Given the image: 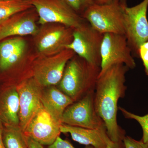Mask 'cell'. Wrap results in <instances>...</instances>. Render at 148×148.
Returning <instances> with one entry per match:
<instances>
[{"mask_svg":"<svg viewBox=\"0 0 148 148\" xmlns=\"http://www.w3.org/2000/svg\"><path fill=\"white\" fill-rule=\"evenodd\" d=\"M129 69L123 64H116L100 74L94 91L95 108L105 125L112 141H123L125 132L119 125L118 103L125 96L126 74Z\"/></svg>","mask_w":148,"mask_h":148,"instance_id":"obj_1","label":"cell"},{"mask_svg":"<svg viewBox=\"0 0 148 148\" xmlns=\"http://www.w3.org/2000/svg\"><path fill=\"white\" fill-rule=\"evenodd\" d=\"M100 72L101 67L75 54L66 65L59 83L60 90L74 102L78 101L88 93L95 91Z\"/></svg>","mask_w":148,"mask_h":148,"instance_id":"obj_2","label":"cell"},{"mask_svg":"<svg viewBox=\"0 0 148 148\" xmlns=\"http://www.w3.org/2000/svg\"><path fill=\"white\" fill-rule=\"evenodd\" d=\"M126 0H113L103 4L95 3L82 16L94 29L101 34H125Z\"/></svg>","mask_w":148,"mask_h":148,"instance_id":"obj_3","label":"cell"},{"mask_svg":"<svg viewBox=\"0 0 148 148\" xmlns=\"http://www.w3.org/2000/svg\"><path fill=\"white\" fill-rule=\"evenodd\" d=\"M29 1L36 11L38 23L41 25L55 23L75 29L87 22L65 0Z\"/></svg>","mask_w":148,"mask_h":148,"instance_id":"obj_4","label":"cell"},{"mask_svg":"<svg viewBox=\"0 0 148 148\" xmlns=\"http://www.w3.org/2000/svg\"><path fill=\"white\" fill-rule=\"evenodd\" d=\"M116 64H123L129 69H134L136 66L125 35L104 34L101 48L100 74Z\"/></svg>","mask_w":148,"mask_h":148,"instance_id":"obj_5","label":"cell"},{"mask_svg":"<svg viewBox=\"0 0 148 148\" xmlns=\"http://www.w3.org/2000/svg\"><path fill=\"white\" fill-rule=\"evenodd\" d=\"M73 29L64 25L50 23L42 25L35 36L37 51L42 57L57 54L71 44Z\"/></svg>","mask_w":148,"mask_h":148,"instance_id":"obj_6","label":"cell"},{"mask_svg":"<svg viewBox=\"0 0 148 148\" xmlns=\"http://www.w3.org/2000/svg\"><path fill=\"white\" fill-rule=\"evenodd\" d=\"M103 34L98 32L88 23L73 29V39L66 49L88 62L101 67V48Z\"/></svg>","mask_w":148,"mask_h":148,"instance_id":"obj_7","label":"cell"},{"mask_svg":"<svg viewBox=\"0 0 148 148\" xmlns=\"http://www.w3.org/2000/svg\"><path fill=\"white\" fill-rule=\"evenodd\" d=\"M69 106L62 117L63 124L98 129L106 127L103 120L95 110L94 92H90Z\"/></svg>","mask_w":148,"mask_h":148,"instance_id":"obj_8","label":"cell"},{"mask_svg":"<svg viewBox=\"0 0 148 148\" xmlns=\"http://www.w3.org/2000/svg\"><path fill=\"white\" fill-rule=\"evenodd\" d=\"M148 0L125 9V35L133 57H139L140 46L148 40Z\"/></svg>","mask_w":148,"mask_h":148,"instance_id":"obj_9","label":"cell"},{"mask_svg":"<svg viewBox=\"0 0 148 148\" xmlns=\"http://www.w3.org/2000/svg\"><path fill=\"white\" fill-rule=\"evenodd\" d=\"M75 55L66 49L54 55L42 57L34 66V78L42 87L59 83L69 61Z\"/></svg>","mask_w":148,"mask_h":148,"instance_id":"obj_10","label":"cell"},{"mask_svg":"<svg viewBox=\"0 0 148 148\" xmlns=\"http://www.w3.org/2000/svg\"><path fill=\"white\" fill-rule=\"evenodd\" d=\"M41 87L34 78L25 80L16 87L19 97V126L23 132L43 107Z\"/></svg>","mask_w":148,"mask_h":148,"instance_id":"obj_11","label":"cell"},{"mask_svg":"<svg viewBox=\"0 0 148 148\" xmlns=\"http://www.w3.org/2000/svg\"><path fill=\"white\" fill-rule=\"evenodd\" d=\"M62 124L43 107L28 125L24 134L42 145H51L60 137Z\"/></svg>","mask_w":148,"mask_h":148,"instance_id":"obj_12","label":"cell"},{"mask_svg":"<svg viewBox=\"0 0 148 148\" xmlns=\"http://www.w3.org/2000/svg\"><path fill=\"white\" fill-rule=\"evenodd\" d=\"M33 9L14 14L0 24V42L8 37L36 34L39 29L36 21L38 14Z\"/></svg>","mask_w":148,"mask_h":148,"instance_id":"obj_13","label":"cell"},{"mask_svg":"<svg viewBox=\"0 0 148 148\" xmlns=\"http://www.w3.org/2000/svg\"><path fill=\"white\" fill-rule=\"evenodd\" d=\"M60 130L62 133H69L72 139L77 143L95 148H106L112 141L106 127L90 129L62 124Z\"/></svg>","mask_w":148,"mask_h":148,"instance_id":"obj_14","label":"cell"},{"mask_svg":"<svg viewBox=\"0 0 148 148\" xmlns=\"http://www.w3.org/2000/svg\"><path fill=\"white\" fill-rule=\"evenodd\" d=\"M27 47L26 40L21 37H14L1 41L0 70L7 71L19 62L25 54Z\"/></svg>","mask_w":148,"mask_h":148,"instance_id":"obj_15","label":"cell"},{"mask_svg":"<svg viewBox=\"0 0 148 148\" xmlns=\"http://www.w3.org/2000/svg\"><path fill=\"white\" fill-rule=\"evenodd\" d=\"M19 101L16 87L0 95V121L4 125L19 126Z\"/></svg>","mask_w":148,"mask_h":148,"instance_id":"obj_16","label":"cell"},{"mask_svg":"<svg viewBox=\"0 0 148 148\" xmlns=\"http://www.w3.org/2000/svg\"><path fill=\"white\" fill-rule=\"evenodd\" d=\"M43 106L56 120L62 122V117L66 109L74 103L71 98L54 86H50L42 96Z\"/></svg>","mask_w":148,"mask_h":148,"instance_id":"obj_17","label":"cell"},{"mask_svg":"<svg viewBox=\"0 0 148 148\" xmlns=\"http://www.w3.org/2000/svg\"><path fill=\"white\" fill-rule=\"evenodd\" d=\"M3 138L5 148H28L25 135L20 126L4 125Z\"/></svg>","mask_w":148,"mask_h":148,"instance_id":"obj_18","label":"cell"},{"mask_svg":"<svg viewBox=\"0 0 148 148\" xmlns=\"http://www.w3.org/2000/svg\"><path fill=\"white\" fill-rule=\"evenodd\" d=\"M32 8L29 0H0V24L14 14Z\"/></svg>","mask_w":148,"mask_h":148,"instance_id":"obj_19","label":"cell"},{"mask_svg":"<svg viewBox=\"0 0 148 148\" xmlns=\"http://www.w3.org/2000/svg\"><path fill=\"white\" fill-rule=\"evenodd\" d=\"M119 109L125 118L134 119L138 122L143 130V137L141 140L145 143H148V114L141 116L130 112L121 107H119Z\"/></svg>","mask_w":148,"mask_h":148,"instance_id":"obj_20","label":"cell"},{"mask_svg":"<svg viewBox=\"0 0 148 148\" xmlns=\"http://www.w3.org/2000/svg\"><path fill=\"white\" fill-rule=\"evenodd\" d=\"M77 13L82 16L85 10L95 3V0H65Z\"/></svg>","mask_w":148,"mask_h":148,"instance_id":"obj_21","label":"cell"},{"mask_svg":"<svg viewBox=\"0 0 148 148\" xmlns=\"http://www.w3.org/2000/svg\"><path fill=\"white\" fill-rule=\"evenodd\" d=\"M123 141L125 148H148V143L135 140L130 136H125Z\"/></svg>","mask_w":148,"mask_h":148,"instance_id":"obj_22","label":"cell"},{"mask_svg":"<svg viewBox=\"0 0 148 148\" xmlns=\"http://www.w3.org/2000/svg\"><path fill=\"white\" fill-rule=\"evenodd\" d=\"M138 56L143 61L145 73L148 76V40L140 46L138 50Z\"/></svg>","mask_w":148,"mask_h":148,"instance_id":"obj_23","label":"cell"},{"mask_svg":"<svg viewBox=\"0 0 148 148\" xmlns=\"http://www.w3.org/2000/svg\"><path fill=\"white\" fill-rule=\"evenodd\" d=\"M48 148H76L67 140H64L58 137L53 144L49 146ZM84 148H95L92 146H86Z\"/></svg>","mask_w":148,"mask_h":148,"instance_id":"obj_24","label":"cell"},{"mask_svg":"<svg viewBox=\"0 0 148 148\" xmlns=\"http://www.w3.org/2000/svg\"><path fill=\"white\" fill-rule=\"evenodd\" d=\"M28 148H44L42 145L32 138L25 135Z\"/></svg>","mask_w":148,"mask_h":148,"instance_id":"obj_25","label":"cell"},{"mask_svg":"<svg viewBox=\"0 0 148 148\" xmlns=\"http://www.w3.org/2000/svg\"><path fill=\"white\" fill-rule=\"evenodd\" d=\"M106 148H125L123 141H119L118 142H113L111 141Z\"/></svg>","mask_w":148,"mask_h":148,"instance_id":"obj_26","label":"cell"},{"mask_svg":"<svg viewBox=\"0 0 148 148\" xmlns=\"http://www.w3.org/2000/svg\"><path fill=\"white\" fill-rule=\"evenodd\" d=\"M3 129L4 125L0 121V148H5L3 141Z\"/></svg>","mask_w":148,"mask_h":148,"instance_id":"obj_27","label":"cell"},{"mask_svg":"<svg viewBox=\"0 0 148 148\" xmlns=\"http://www.w3.org/2000/svg\"><path fill=\"white\" fill-rule=\"evenodd\" d=\"M113 0H95V3L98 4H103L110 2Z\"/></svg>","mask_w":148,"mask_h":148,"instance_id":"obj_28","label":"cell"}]
</instances>
